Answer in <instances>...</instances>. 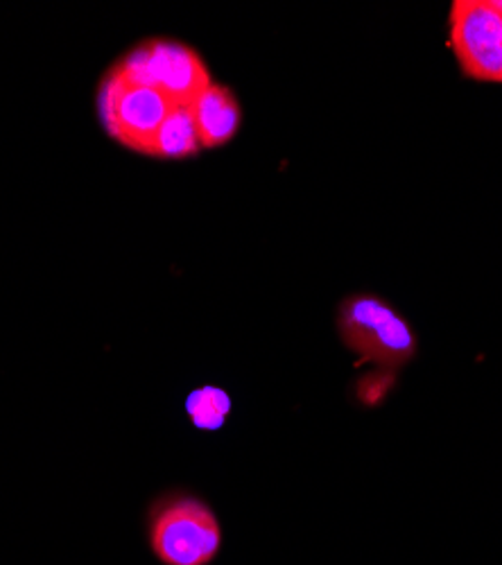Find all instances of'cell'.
<instances>
[{
	"label": "cell",
	"instance_id": "1",
	"mask_svg": "<svg viewBox=\"0 0 502 565\" xmlns=\"http://www.w3.org/2000/svg\"><path fill=\"white\" fill-rule=\"evenodd\" d=\"M148 541L163 565H209L222 547L213 509L189 493H170L150 507Z\"/></svg>",
	"mask_w": 502,
	"mask_h": 565
},
{
	"label": "cell",
	"instance_id": "2",
	"mask_svg": "<svg viewBox=\"0 0 502 565\" xmlns=\"http://www.w3.org/2000/svg\"><path fill=\"white\" fill-rule=\"evenodd\" d=\"M340 338L349 351L385 369L417 355V335L398 310L374 295H355L340 306Z\"/></svg>",
	"mask_w": 502,
	"mask_h": 565
},
{
	"label": "cell",
	"instance_id": "3",
	"mask_svg": "<svg viewBox=\"0 0 502 565\" xmlns=\"http://www.w3.org/2000/svg\"><path fill=\"white\" fill-rule=\"evenodd\" d=\"M172 103L152 86L127 79L116 66L98 90V114L120 146L148 154L152 140L172 111Z\"/></svg>",
	"mask_w": 502,
	"mask_h": 565
},
{
	"label": "cell",
	"instance_id": "4",
	"mask_svg": "<svg viewBox=\"0 0 502 565\" xmlns=\"http://www.w3.org/2000/svg\"><path fill=\"white\" fill-rule=\"evenodd\" d=\"M131 82L157 88L174 107H191L213 84L209 68L186 43L152 39L116 64Z\"/></svg>",
	"mask_w": 502,
	"mask_h": 565
},
{
	"label": "cell",
	"instance_id": "5",
	"mask_svg": "<svg viewBox=\"0 0 502 565\" xmlns=\"http://www.w3.org/2000/svg\"><path fill=\"white\" fill-rule=\"evenodd\" d=\"M450 49L478 82H502V10L495 0H455Z\"/></svg>",
	"mask_w": 502,
	"mask_h": 565
},
{
	"label": "cell",
	"instance_id": "6",
	"mask_svg": "<svg viewBox=\"0 0 502 565\" xmlns=\"http://www.w3.org/2000/svg\"><path fill=\"white\" fill-rule=\"evenodd\" d=\"M191 111L195 118L202 150H213L229 143L243 122V111L236 96L220 84H211L191 105Z\"/></svg>",
	"mask_w": 502,
	"mask_h": 565
},
{
	"label": "cell",
	"instance_id": "7",
	"mask_svg": "<svg viewBox=\"0 0 502 565\" xmlns=\"http://www.w3.org/2000/svg\"><path fill=\"white\" fill-rule=\"evenodd\" d=\"M202 150L200 134L191 107H172L170 116L157 131L148 157L186 159Z\"/></svg>",
	"mask_w": 502,
	"mask_h": 565
},
{
	"label": "cell",
	"instance_id": "8",
	"mask_svg": "<svg viewBox=\"0 0 502 565\" xmlns=\"http://www.w3.org/2000/svg\"><path fill=\"white\" fill-rule=\"evenodd\" d=\"M186 412L193 420V426L200 430H220L224 426L226 416L232 412V398L224 390L206 385L195 390L186 398Z\"/></svg>",
	"mask_w": 502,
	"mask_h": 565
},
{
	"label": "cell",
	"instance_id": "9",
	"mask_svg": "<svg viewBox=\"0 0 502 565\" xmlns=\"http://www.w3.org/2000/svg\"><path fill=\"white\" fill-rule=\"evenodd\" d=\"M495 6L502 10V0H495Z\"/></svg>",
	"mask_w": 502,
	"mask_h": 565
}]
</instances>
